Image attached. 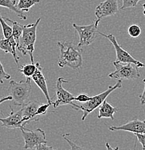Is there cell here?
I'll return each instance as SVG.
<instances>
[{
    "mask_svg": "<svg viewBox=\"0 0 145 150\" xmlns=\"http://www.w3.org/2000/svg\"><path fill=\"white\" fill-rule=\"evenodd\" d=\"M20 130L25 141V149H33L41 144H47L46 132L43 129L38 128L35 130H30L23 127Z\"/></svg>",
    "mask_w": 145,
    "mask_h": 150,
    "instance_id": "cell-7",
    "label": "cell"
},
{
    "mask_svg": "<svg viewBox=\"0 0 145 150\" xmlns=\"http://www.w3.org/2000/svg\"><path fill=\"white\" fill-rule=\"evenodd\" d=\"M143 82H144V90H143L142 93L139 95V98H140V102H141V104L145 105V79H143Z\"/></svg>",
    "mask_w": 145,
    "mask_h": 150,
    "instance_id": "cell-30",
    "label": "cell"
},
{
    "mask_svg": "<svg viewBox=\"0 0 145 150\" xmlns=\"http://www.w3.org/2000/svg\"><path fill=\"white\" fill-rule=\"evenodd\" d=\"M19 70L21 74L26 78H31L36 71V64L35 63L31 62L28 64L20 67Z\"/></svg>",
    "mask_w": 145,
    "mask_h": 150,
    "instance_id": "cell-19",
    "label": "cell"
},
{
    "mask_svg": "<svg viewBox=\"0 0 145 150\" xmlns=\"http://www.w3.org/2000/svg\"><path fill=\"white\" fill-rule=\"evenodd\" d=\"M121 87H122V81L118 80V82H116L113 86H108L107 90L104 92L93 97H91V99L87 102L82 103V104L80 105H77L73 103L71 105V107L74 110H81L82 112V121H84L90 112L94 111L96 108H99L103 104V103L106 100L108 96L112 92L116 90V89L121 88Z\"/></svg>",
    "mask_w": 145,
    "mask_h": 150,
    "instance_id": "cell-3",
    "label": "cell"
},
{
    "mask_svg": "<svg viewBox=\"0 0 145 150\" xmlns=\"http://www.w3.org/2000/svg\"><path fill=\"white\" fill-rule=\"evenodd\" d=\"M100 22V20L97 19L95 21L87 25H79L73 23V28L79 34V40L78 46L81 48L82 46L91 45L93 43L96 38L97 33H98V26Z\"/></svg>",
    "mask_w": 145,
    "mask_h": 150,
    "instance_id": "cell-6",
    "label": "cell"
},
{
    "mask_svg": "<svg viewBox=\"0 0 145 150\" xmlns=\"http://www.w3.org/2000/svg\"><path fill=\"white\" fill-rule=\"evenodd\" d=\"M10 113L5 118H0V122L1 123V127L7 129H21L25 127L23 123V109L15 111L12 107H10Z\"/></svg>",
    "mask_w": 145,
    "mask_h": 150,
    "instance_id": "cell-11",
    "label": "cell"
},
{
    "mask_svg": "<svg viewBox=\"0 0 145 150\" xmlns=\"http://www.w3.org/2000/svg\"><path fill=\"white\" fill-rule=\"evenodd\" d=\"M41 18H39L33 23L23 25V32L20 38V44L18 49L23 56L29 55L32 63L34 62L33 53L35 51V43L36 40L37 28Z\"/></svg>",
    "mask_w": 145,
    "mask_h": 150,
    "instance_id": "cell-2",
    "label": "cell"
},
{
    "mask_svg": "<svg viewBox=\"0 0 145 150\" xmlns=\"http://www.w3.org/2000/svg\"><path fill=\"white\" fill-rule=\"evenodd\" d=\"M98 33L100 35H103L105 38H106L107 39H108L110 40V43L113 44V47H114L115 50H116V60L118 62H121V63L124 64H127V63H132L138 66L139 67H144L145 64L142 62H139V60H137L134 58L127 51L124 50L119 44H118V41L116 40V37L113 35V34H105L102 32H100L98 31Z\"/></svg>",
    "mask_w": 145,
    "mask_h": 150,
    "instance_id": "cell-8",
    "label": "cell"
},
{
    "mask_svg": "<svg viewBox=\"0 0 145 150\" xmlns=\"http://www.w3.org/2000/svg\"><path fill=\"white\" fill-rule=\"evenodd\" d=\"M41 104L38 101H29L25 105L23 106V115L24 126L30 121H38L39 116L37 115V110Z\"/></svg>",
    "mask_w": 145,
    "mask_h": 150,
    "instance_id": "cell-14",
    "label": "cell"
},
{
    "mask_svg": "<svg viewBox=\"0 0 145 150\" xmlns=\"http://www.w3.org/2000/svg\"><path fill=\"white\" fill-rule=\"evenodd\" d=\"M4 19L7 21H9L10 23H12V36H13L14 39L16 41L17 45H18V47L20 44V38L22 36V34H23V25L20 24L19 23H18L17 21H14V20H11V19L8 18H5L4 17Z\"/></svg>",
    "mask_w": 145,
    "mask_h": 150,
    "instance_id": "cell-18",
    "label": "cell"
},
{
    "mask_svg": "<svg viewBox=\"0 0 145 150\" xmlns=\"http://www.w3.org/2000/svg\"><path fill=\"white\" fill-rule=\"evenodd\" d=\"M69 81L63 76L58 78L56 84V95L57 100L53 102L52 105L54 108H57L61 105H72L73 101L75 99V96L72 95L70 92L64 88L63 84L68 83Z\"/></svg>",
    "mask_w": 145,
    "mask_h": 150,
    "instance_id": "cell-9",
    "label": "cell"
},
{
    "mask_svg": "<svg viewBox=\"0 0 145 150\" xmlns=\"http://www.w3.org/2000/svg\"><path fill=\"white\" fill-rule=\"evenodd\" d=\"M90 99H91V97L86 95V94H80V95H77V97H75L74 100L77 101V102H79V103H86L87 101L90 100Z\"/></svg>",
    "mask_w": 145,
    "mask_h": 150,
    "instance_id": "cell-27",
    "label": "cell"
},
{
    "mask_svg": "<svg viewBox=\"0 0 145 150\" xmlns=\"http://www.w3.org/2000/svg\"><path fill=\"white\" fill-rule=\"evenodd\" d=\"M12 100V97H11V95H8V96H7V97L1 98V99H0V105H1L2 103L5 102V101Z\"/></svg>",
    "mask_w": 145,
    "mask_h": 150,
    "instance_id": "cell-31",
    "label": "cell"
},
{
    "mask_svg": "<svg viewBox=\"0 0 145 150\" xmlns=\"http://www.w3.org/2000/svg\"><path fill=\"white\" fill-rule=\"evenodd\" d=\"M143 9H144V10H143V14H144V15L145 16V4H143Z\"/></svg>",
    "mask_w": 145,
    "mask_h": 150,
    "instance_id": "cell-33",
    "label": "cell"
},
{
    "mask_svg": "<svg viewBox=\"0 0 145 150\" xmlns=\"http://www.w3.org/2000/svg\"><path fill=\"white\" fill-rule=\"evenodd\" d=\"M109 130L112 131H124L132 132L134 134H145V120L140 121L137 119V116H135L132 121L119 126H112L108 128Z\"/></svg>",
    "mask_w": 145,
    "mask_h": 150,
    "instance_id": "cell-12",
    "label": "cell"
},
{
    "mask_svg": "<svg viewBox=\"0 0 145 150\" xmlns=\"http://www.w3.org/2000/svg\"><path fill=\"white\" fill-rule=\"evenodd\" d=\"M128 33L131 37L137 38L141 35V29L137 25H132L128 28Z\"/></svg>",
    "mask_w": 145,
    "mask_h": 150,
    "instance_id": "cell-22",
    "label": "cell"
},
{
    "mask_svg": "<svg viewBox=\"0 0 145 150\" xmlns=\"http://www.w3.org/2000/svg\"><path fill=\"white\" fill-rule=\"evenodd\" d=\"M32 85L30 78H26V80H10L9 83L8 92L12 97L15 105L22 106L28 103L30 98Z\"/></svg>",
    "mask_w": 145,
    "mask_h": 150,
    "instance_id": "cell-4",
    "label": "cell"
},
{
    "mask_svg": "<svg viewBox=\"0 0 145 150\" xmlns=\"http://www.w3.org/2000/svg\"><path fill=\"white\" fill-rule=\"evenodd\" d=\"M0 7H6L12 12H15L21 20H27V16L24 15V12L17 7L16 0H0Z\"/></svg>",
    "mask_w": 145,
    "mask_h": 150,
    "instance_id": "cell-17",
    "label": "cell"
},
{
    "mask_svg": "<svg viewBox=\"0 0 145 150\" xmlns=\"http://www.w3.org/2000/svg\"><path fill=\"white\" fill-rule=\"evenodd\" d=\"M11 75L7 73L4 70V67L0 61V84L4 83V79H10Z\"/></svg>",
    "mask_w": 145,
    "mask_h": 150,
    "instance_id": "cell-25",
    "label": "cell"
},
{
    "mask_svg": "<svg viewBox=\"0 0 145 150\" xmlns=\"http://www.w3.org/2000/svg\"><path fill=\"white\" fill-rule=\"evenodd\" d=\"M118 110H119L118 108L113 106L105 100L103 103V104L100 106L99 114H98V118H110L111 120H114V114Z\"/></svg>",
    "mask_w": 145,
    "mask_h": 150,
    "instance_id": "cell-16",
    "label": "cell"
},
{
    "mask_svg": "<svg viewBox=\"0 0 145 150\" xmlns=\"http://www.w3.org/2000/svg\"><path fill=\"white\" fill-rule=\"evenodd\" d=\"M137 137V140L141 143L142 149L145 150V134H134Z\"/></svg>",
    "mask_w": 145,
    "mask_h": 150,
    "instance_id": "cell-29",
    "label": "cell"
},
{
    "mask_svg": "<svg viewBox=\"0 0 145 150\" xmlns=\"http://www.w3.org/2000/svg\"><path fill=\"white\" fill-rule=\"evenodd\" d=\"M35 64H36V71H35V74L33 75L31 79L34 81V82L40 88L42 93L44 94L45 97H46V100L48 101V103H49L51 105L53 102L51 101L49 93H48V86L47 83H46V79L45 77L44 73H43V68L40 66L39 62H36Z\"/></svg>",
    "mask_w": 145,
    "mask_h": 150,
    "instance_id": "cell-13",
    "label": "cell"
},
{
    "mask_svg": "<svg viewBox=\"0 0 145 150\" xmlns=\"http://www.w3.org/2000/svg\"><path fill=\"white\" fill-rule=\"evenodd\" d=\"M0 25L1 26L4 38H10L11 36H12V27H11L6 23L4 17L1 16V14H0Z\"/></svg>",
    "mask_w": 145,
    "mask_h": 150,
    "instance_id": "cell-21",
    "label": "cell"
},
{
    "mask_svg": "<svg viewBox=\"0 0 145 150\" xmlns=\"http://www.w3.org/2000/svg\"><path fill=\"white\" fill-rule=\"evenodd\" d=\"M33 150H58V149H54L52 146H48L46 144H41L37 146L35 148H34Z\"/></svg>",
    "mask_w": 145,
    "mask_h": 150,
    "instance_id": "cell-28",
    "label": "cell"
},
{
    "mask_svg": "<svg viewBox=\"0 0 145 150\" xmlns=\"http://www.w3.org/2000/svg\"><path fill=\"white\" fill-rule=\"evenodd\" d=\"M50 105H51L49 103H41L40 105V106L38 107V110H37V115L38 116L42 115H45L48 112V108H49Z\"/></svg>",
    "mask_w": 145,
    "mask_h": 150,
    "instance_id": "cell-26",
    "label": "cell"
},
{
    "mask_svg": "<svg viewBox=\"0 0 145 150\" xmlns=\"http://www.w3.org/2000/svg\"><path fill=\"white\" fill-rule=\"evenodd\" d=\"M40 0H18L17 7L23 12H28L34 4L39 3Z\"/></svg>",
    "mask_w": 145,
    "mask_h": 150,
    "instance_id": "cell-20",
    "label": "cell"
},
{
    "mask_svg": "<svg viewBox=\"0 0 145 150\" xmlns=\"http://www.w3.org/2000/svg\"><path fill=\"white\" fill-rule=\"evenodd\" d=\"M69 135H70V134H64L62 137H63L64 139L66 140V142H67V143L69 144L70 150H87V149H85V148L82 147V146H79V145L77 144H75L74 142H73L71 139H69L67 137Z\"/></svg>",
    "mask_w": 145,
    "mask_h": 150,
    "instance_id": "cell-23",
    "label": "cell"
},
{
    "mask_svg": "<svg viewBox=\"0 0 145 150\" xmlns=\"http://www.w3.org/2000/svg\"><path fill=\"white\" fill-rule=\"evenodd\" d=\"M18 48L16 41L13 36L10 38H2L0 40V49L4 51L6 54H11L13 56L16 64L19 66V56L17 54L16 49Z\"/></svg>",
    "mask_w": 145,
    "mask_h": 150,
    "instance_id": "cell-15",
    "label": "cell"
},
{
    "mask_svg": "<svg viewBox=\"0 0 145 150\" xmlns=\"http://www.w3.org/2000/svg\"><path fill=\"white\" fill-rule=\"evenodd\" d=\"M105 146H106V150H119V147L117 146L116 148H113L112 146H110V145L109 144V143H105Z\"/></svg>",
    "mask_w": 145,
    "mask_h": 150,
    "instance_id": "cell-32",
    "label": "cell"
},
{
    "mask_svg": "<svg viewBox=\"0 0 145 150\" xmlns=\"http://www.w3.org/2000/svg\"><path fill=\"white\" fill-rule=\"evenodd\" d=\"M136 144H137V142H135V145H134V149H131V150H136V146H137V145H136ZM143 150V149H142Z\"/></svg>",
    "mask_w": 145,
    "mask_h": 150,
    "instance_id": "cell-34",
    "label": "cell"
},
{
    "mask_svg": "<svg viewBox=\"0 0 145 150\" xmlns=\"http://www.w3.org/2000/svg\"><path fill=\"white\" fill-rule=\"evenodd\" d=\"M115 71L108 74L111 79L123 81L124 79H136L140 77V72L139 71V67L132 63L124 64L115 61L113 62Z\"/></svg>",
    "mask_w": 145,
    "mask_h": 150,
    "instance_id": "cell-5",
    "label": "cell"
},
{
    "mask_svg": "<svg viewBox=\"0 0 145 150\" xmlns=\"http://www.w3.org/2000/svg\"><path fill=\"white\" fill-rule=\"evenodd\" d=\"M139 1L141 0H123V4L121 7V9L124 10V9L137 7V4Z\"/></svg>",
    "mask_w": 145,
    "mask_h": 150,
    "instance_id": "cell-24",
    "label": "cell"
},
{
    "mask_svg": "<svg viewBox=\"0 0 145 150\" xmlns=\"http://www.w3.org/2000/svg\"><path fill=\"white\" fill-rule=\"evenodd\" d=\"M60 48L58 65L61 68L68 67L72 69H78L83 63L82 50L71 42H58Z\"/></svg>",
    "mask_w": 145,
    "mask_h": 150,
    "instance_id": "cell-1",
    "label": "cell"
},
{
    "mask_svg": "<svg viewBox=\"0 0 145 150\" xmlns=\"http://www.w3.org/2000/svg\"><path fill=\"white\" fill-rule=\"evenodd\" d=\"M118 12V0H105L100 3L95 10L98 20L113 16Z\"/></svg>",
    "mask_w": 145,
    "mask_h": 150,
    "instance_id": "cell-10",
    "label": "cell"
}]
</instances>
